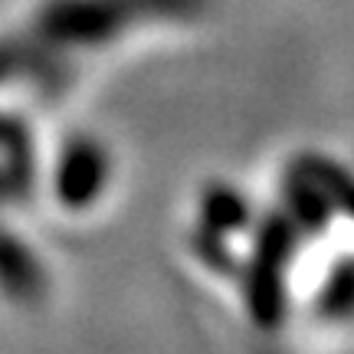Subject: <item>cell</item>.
<instances>
[{"label": "cell", "instance_id": "1", "mask_svg": "<svg viewBox=\"0 0 354 354\" xmlns=\"http://www.w3.org/2000/svg\"><path fill=\"white\" fill-rule=\"evenodd\" d=\"M180 10H190V0H50L37 33L46 46H102L141 20Z\"/></svg>", "mask_w": 354, "mask_h": 354}, {"label": "cell", "instance_id": "2", "mask_svg": "<svg viewBox=\"0 0 354 354\" xmlns=\"http://www.w3.org/2000/svg\"><path fill=\"white\" fill-rule=\"evenodd\" d=\"M295 223L289 216H272L263 227V236L256 243L250 276H246V299L256 322L276 325L282 315V295H286V266L292 259V236Z\"/></svg>", "mask_w": 354, "mask_h": 354}, {"label": "cell", "instance_id": "3", "mask_svg": "<svg viewBox=\"0 0 354 354\" xmlns=\"http://www.w3.org/2000/svg\"><path fill=\"white\" fill-rule=\"evenodd\" d=\"M109 151L95 138H73L66 141L63 154L56 161V201L66 210H88L102 197V190L109 187Z\"/></svg>", "mask_w": 354, "mask_h": 354}, {"label": "cell", "instance_id": "4", "mask_svg": "<svg viewBox=\"0 0 354 354\" xmlns=\"http://www.w3.org/2000/svg\"><path fill=\"white\" fill-rule=\"evenodd\" d=\"M203 216H207V227L210 230H243L246 227V203L240 194L223 187H214L203 201Z\"/></svg>", "mask_w": 354, "mask_h": 354}, {"label": "cell", "instance_id": "5", "mask_svg": "<svg viewBox=\"0 0 354 354\" xmlns=\"http://www.w3.org/2000/svg\"><path fill=\"white\" fill-rule=\"evenodd\" d=\"M308 171L315 174V180L325 187L331 207L344 210L348 216H354V177L344 171V167H335L331 161H322V158H312L308 161Z\"/></svg>", "mask_w": 354, "mask_h": 354}]
</instances>
